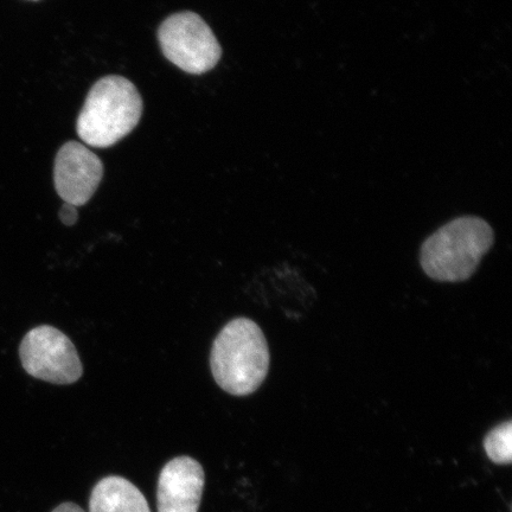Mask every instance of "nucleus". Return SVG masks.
I'll return each instance as SVG.
<instances>
[{"label":"nucleus","mask_w":512,"mask_h":512,"mask_svg":"<svg viewBox=\"0 0 512 512\" xmlns=\"http://www.w3.org/2000/svg\"><path fill=\"white\" fill-rule=\"evenodd\" d=\"M19 357L30 376L49 383L72 384L83 374L73 342L50 325L37 326L25 335Z\"/></svg>","instance_id":"5"},{"label":"nucleus","mask_w":512,"mask_h":512,"mask_svg":"<svg viewBox=\"0 0 512 512\" xmlns=\"http://www.w3.org/2000/svg\"><path fill=\"white\" fill-rule=\"evenodd\" d=\"M204 483L203 467L194 458L177 457L163 467L158 479V512H198Z\"/></svg>","instance_id":"7"},{"label":"nucleus","mask_w":512,"mask_h":512,"mask_svg":"<svg viewBox=\"0 0 512 512\" xmlns=\"http://www.w3.org/2000/svg\"><path fill=\"white\" fill-rule=\"evenodd\" d=\"M59 216L63 224H66L68 227H72L76 222H78V209H76L73 204L64 203Z\"/></svg>","instance_id":"10"},{"label":"nucleus","mask_w":512,"mask_h":512,"mask_svg":"<svg viewBox=\"0 0 512 512\" xmlns=\"http://www.w3.org/2000/svg\"><path fill=\"white\" fill-rule=\"evenodd\" d=\"M484 448L491 462L510 464L512 460V424L505 421L491 430L484 439Z\"/></svg>","instance_id":"9"},{"label":"nucleus","mask_w":512,"mask_h":512,"mask_svg":"<svg viewBox=\"0 0 512 512\" xmlns=\"http://www.w3.org/2000/svg\"><path fill=\"white\" fill-rule=\"evenodd\" d=\"M53 512H86L78 504L72 502H66L59 505V507L55 508Z\"/></svg>","instance_id":"11"},{"label":"nucleus","mask_w":512,"mask_h":512,"mask_svg":"<svg viewBox=\"0 0 512 512\" xmlns=\"http://www.w3.org/2000/svg\"><path fill=\"white\" fill-rule=\"evenodd\" d=\"M495 243V232L477 216H463L439 228L422 243L420 264L440 283H462L476 273Z\"/></svg>","instance_id":"2"},{"label":"nucleus","mask_w":512,"mask_h":512,"mask_svg":"<svg viewBox=\"0 0 512 512\" xmlns=\"http://www.w3.org/2000/svg\"><path fill=\"white\" fill-rule=\"evenodd\" d=\"M89 512H151L143 492L130 480L110 476L94 486Z\"/></svg>","instance_id":"8"},{"label":"nucleus","mask_w":512,"mask_h":512,"mask_svg":"<svg viewBox=\"0 0 512 512\" xmlns=\"http://www.w3.org/2000/svg\"><path fill=\"white\" fill-rule=\"evenodd\" d=\"M166 59L190 74H204L221 59L222 50L214 32L194 12L169 17L158 32Z\"/></svg>","instance_id":"4"},{"label":"nucleus","mask_w":512,"mask_h":512,"mask_svg":"<svg viewBox=\"0 0 512 512\" xmlns=\"http://www.w3.org/2000/svg\"><path fill=\"white\" fill-rule=\"evenodd\" d=\"M142 113L136 86L121 76H107L89 92L76 128L83 143L104 149L131 133Z\"/></svg>","instance_id":"3"},{"label":"nucleus","mask_w":512,"mask_h":512,"mask_svg":"<svg viewBox=\"0 0 512 512\" xmlns=\"http://www.w3.org/2000/svg\"><path fill=\"white\" fill-rule=\"evenodd\" d=\"M270 362L264 332L248 318L224 326L211 348V373L224 392L234 396L255 393L266 380Z\"/></svg>","instance_id":"1"},{"label":"nucleus","mask_w":512,"mask_h":512,"mask_svg":"<svg viewBox=\"0 0 512 512\" xmlns=\"http://www.w3.org/2000/svg\"><path fill=\"white\" fill-rule=\"evenodd\" d=\"M102 176L104 165L85 145L69 142L57 153L54 182L64 203L76 208L85 206L98 189Z\"/></svg>","instance_id":"6"}]
</instances>
